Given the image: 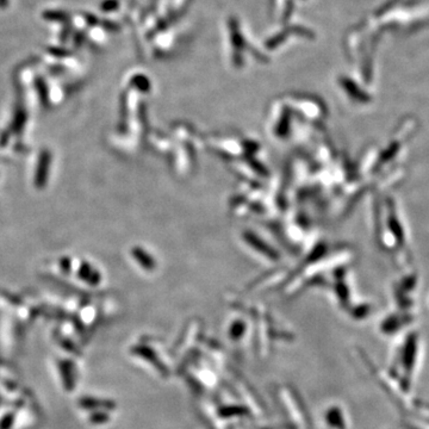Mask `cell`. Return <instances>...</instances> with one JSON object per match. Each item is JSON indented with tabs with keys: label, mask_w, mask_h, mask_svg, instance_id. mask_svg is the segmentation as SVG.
Returning a JSON list of instances; mask_svg holds the SVG:
<instances>
[{
	"label": "cell",
	"mask_w": 429,
	"mask_h": 429,
	"mask_svg": "<svg viewBox=\"0 0 429 429\" xmlns=\"http://www.w3.org/2000/svg\"><path fill=\"white\" fill-rule=\"evenodd\" d=\"M49 166H50V153L48 152V150H43V152L41 153L37 172H36V177H35L36 186L43 187L45 185L48 173H49Z\"/></svg>",
	"instance_id": "6da1fadb"
},
{
	"label": "cell",
	"mask_w": 429,
	"mask_h": 429,
	"mask_svg": "<svg viewBox=\"0 0 429 429\" xmlns=\"http://www.w3.org/2000/svg\"><path fill=\"white\" fill-rule=\"evenodd\" d=\"M79 406L87 410H95V409L110 410L114 408V403L110 401H102L92 397H84L79 401Z\"/></svg>",
	"instance_id": "7a4b0ae2"
},
{
	"label": "cell",
	"mask_w": 429,
	"mask_h": 429,
	"mask_svg": "<svg viewBox=\"0 0 429 429\" xmlns=\"http://www.w3.org/2000/svg\"><path fill=\"white\" fill-rule=\"evenodd\" d=\"M60 370H61V376L65 388L67 389L68 391H71V390L73 389V373H72L71 366H69V364H67V362L63 361L61 362V365H60Z\"/></svg>",
	"instance_id": "3957f363"
},
{
	"label": "cell",
	"mask_w": 429,
	"mask_h": 429,
	"mask_svg": "<svg viewBox=\"0 0 429 429\" xmlns=\"http://www.w3.org/2000/svg\"><path fill=\"white\" fill-rule=\"evenodd\" d=\"M43 18L50 22H67L69 16L63 11H45Z\"/></svg>",
	"instance_id": "277c9868"
},
{
	"label": "cell",
	"mask_w": 429,
	"mask_h": 429,
	"mask_svg": "<svg viewBox=\"0 0 429 429\" xmlns=\"http://www.w3.org/2000/svg\"><path fill=\"white\" fill-rule=\"evenodd\" d=\"M107 419H108V416L105 413H95V414H92V415H91V418H90L91 422H92V424H96V425L104 424V422L107 421Z\"/></svg>",
	"instance_id": "5b68a950"
},
{
	"label": "cell",
	"mask_w": 429,
	"mask_h": 429,
	"mask_svg": "<svg viewBox=\"0 0 429 429\" xmlns=\"http://www.w3.org/2000/svg\"><path fill=\"white\" fill-rule=\"evenodd\" d=\"M25 112H23L22 110L18 111L16 113V119H14V128L17 130L22 129V126L24 125V123H25Z\"/></svg>",
	"instance_id": "8992f818"
},
{
	"label": "cell",
	"mask_w": 429,
	"mask_h": 429,
	"mask_svg": "<svg viewBox=\"0 0 429 429\" xmlns=\"http://www.w3.org/2000/svg\"><path fill=\"white\" fill-rule=\"evenodd\" d=\"M12 424H13V415H6L4 419L0 422V429H10Z\"/></svg>",
	"instance_id": "52a82bcc"
},
{
	"label": "cell",
	"mask_w": 429,
	"mask_h": 429,
	"mask_svg": "<svg viewBox=\"0 0 429 429\" xmlns=\"http://www.w3.org/2000/svg\"><path fill=\"white\" fill-rule=\"evenodd\" d=\"M50 53L55 56H62V55H68L69 51L66 49H57V48H50Z\"/></svg>",
	"instance_id": "ba28073f"
}]
</instances>
